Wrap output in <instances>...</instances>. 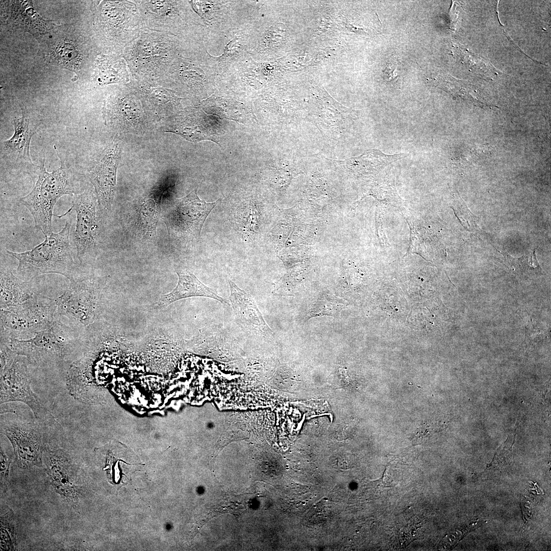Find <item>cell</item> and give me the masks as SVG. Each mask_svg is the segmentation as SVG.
I'll return each instance as SVG.
<instances>
[{"label": "cell", "mask_w": 551, "mask_h": 551, "mask_svg": "<svg viewBox=\"0 0 551 551\" xmlns=\"http://www.w3.org/2000/svg\"><path fill=\"white\" fill-rule=\"evenodd\" d=\"M56 313L55 298L38 293L22 304L2 309L1 338L31 337L60 319Z\"/></svg>", "instance_id": "obj_7"}, {"label": "cell", "mask_w": 551, "mask_h": 551, "mask_svg": "<svg viewBox=\"0 0 551 551\" xmlns=\"http://www.w3.org/2000/svg\"><path fill=\"white\" fill-rule=\"evenodd\" d=\"M396 63V62L395 63L392 62L388 64L385 70V72L388 75L387 77L390 81L393 80V79L396 78L398 76V64Z\"/></svg>", "instance_id": "obj_29"}, {"label": "cell", "mask_w": 551, "mask_h": 551, "mask_svg": "<svg viewBox=\"0 0 551 551\" xmlns=\"http://www.w3.org/2000/svg\"><path fill=\"white\" fill-rule=\"evenodd\" d=\"M104 118L111 129L142 132L149 115L133 88L127 84L117 86L105 102Z\"/></svg>", "instance_id": "obj_11"}, {"label": "cell", "mask_w": 551, "mask_h": 551, "mask_svg": "<svg viewBox=\"0 0 551 551\" xmlns=\"http://www.w3.org/2000/svg\"><path fill=\"white\" fill-rule=\"evenodd\" d=\"M177 274L178 276L177 286L169 293L161 295L157 302L158 306H167L181 299L195 296L213 298L229 305L227 299L218 295L215 290L204 284L190 271H178Z\"/></svg>", "instance_id": "obj_20"}, {"label": "cell", "mask_w": 551, "mask_h": 551, "mask_svg": "<svg viewBox=\"0 0 551 551\" xmlns=\"http://www.w3.org/2000/svg\"><path fill=\"white\" fill-rule=\"evenodd\" d=\"M200 340L204 345L211 352H224L235 353L238 348L235 339L224 329L218 325H211L203 331Z\"/></svg>", "instance_id": "obj_23"}, {"label": "cell", "mask_w": 551, "mask_h": 551, "mask_svg": "<svg viewBox=\"0 0 551 551\" xmlns=\"http://www.w3.org/2000/svg\"><path fill=\"white\" fill-rule=\"evenodd\" d=\"M21 110V116L15 117L11 121L14 128L13 135L1 142V158L9 169L24 171L31 174L36 165L31 158L30 143L40 121L22 107Z\"/></svg>", "instance_id": "obj_12"}, {"label": "cell", "mask_w": 551, "mask_h": 551, "mask_svg": "<svg viewBox=\"0 0 551 551\" xmlns=\"http://www.w3.org/2000/svg\"><path fill=\"white\" fill-rule=\"evenodd\" d=\"M516 432L517 428L496 450L492 461L487 465L486 470H499L509 464L512 459V447L515 441Z\"/></svg>", "instance_id": "obj_25"}, {"label": "cell", "mask_w": 551, "mask_h": 551, "mask_svg": "<svg viewBox=\"0 0 551 551\" xmlns=\"http://www.w3.org/2000/svg\"><path fill=\"white\" fill-rule=\"evenodd\" d=\"M129 85L140 98L150 116L162 118L176 112L180 101L170 89L131 78Z\"/></svg>", "instance_id": "obj_19"}, {"label": "cell", "mask_w": 551, "mask_h": 551, "mask_svg": "<svg viewBox=\"0 0 551 551\" xmlns=\"http://www.w3.org/2000/svg\"><path fill=\"white\" fill-rule=\"evenodd\" d=\"M42 458L56 490L68 501L76 503L79 493L69 472L71 465L68 455L61 448H52L44 443Z\"/></svg>", "instance_id": "obj_18"}, {"label": "cell", "mask_w": 551, "mask_h": 551, "mask_svg": "<svg viewBox=\"0 0 551 551\" xmlns=\"http://www.w3.org/2000/svg\"><path fill=\"white\" fill-rule=\"evenodd\" d=\"M70 226L67 221L60 231L45 236L42 242L29 251L17 253L7 250L19 262L16 276L28 281L46 273L61 274L70 281L78 278L70 244Z\"/></svg>", "instance_id": "obj_3"}, {"label": "cell", "mask_w": 551, "mask_h": 551, "mask_svg": "<svg viewBox=\"0 0 551 551\" xmlns=\"http://www.w3.org/2000/svg\"><path fill=\"white\" fill-rule=\"evenodd\" d=\"M197 188L176 199L163 212L162 218L172 240L178 243L198 241L203 225L211 211L220 201L207 203L197 195Z\"/></svg>", "instance_id": "obj_8"}, {"label": "cell", "mask_w": 551, "mask_h": 551, "mask_svg": "<svg viewBox=\"0 0 551 551\" xmlns=\"http://www.w3.org/2000/svg\"><path fill=\"white\" fill-rule=\"evenodd\" d=\"M70 282L68 288L55 298L56 316H65L86 327L93 323L100 313L99 280L78 277Z\"/></svg>", "instance_id": "obj_10"}, {"label": "cell", "mask_w": 551, "mask_h": 551, "mask_svg": "<svg viewBox=\"0 0 551 551\" xmlns=\"http://www.w3.org/2000/svg\"><path fill=\"white\" fill-rule=\"evenodd\" d=\"M168 188L166 181L133 202L124 213L125 222L132 234L144 241L153 240L162 211L161 202Z\"/></svg>", "instance_id": "obj_13"}, {"label": "cell", "mask_w": 551, "mask_h": 551, "mask_svg": "<svg viewBox=\"0 0 551 551\" xmlns=\"http://www.w3.org/2000/svg\"><path fill=\"white\" fill-rule=\"evenodd\" d=\"M60 167L52 172L45 167V156L42 152L40 164L31 174L37 178L32 190L20 199V202L31 213L35 227L45 236L52 232V218L54 207L60 198L65 195L74 196L81 193L80 174L67 164L60 157Z\"/></svg>", "instance_id": "obj_2"}, {"label": "cell", "mask_w": 551, "mask_h": 551, "mask_svg": "<svg viewBox=\"0 0 551 551\" xmlns=\"http://www.w3.org/2000/svg\"><path fill=\"white\" fill-rule=\"evenodd\" d=\"M120 153V142L115 138L103 151L96 163L88 173L99 210L103 213L109 211L111 208Z\"/></svg>", "instance_id": "obj_14"}, {"label": "cell", "mask_w": 551, "mask_h": 551, "mask_svg": "<svg viewBox=\"0 0 551 551\" xmlns=\"http://www.w3.org/2000/svg\"><path fill=\"white\" fill-rule=\"evenodd\" d=\"M80 340L75 330L57 319L30 338H1V342L16 354L26 357L30 364L43 366L62 363L74 353Z\"/></svg>", "instance_id": "obj_4"}, {"label": "cell", "mask_w": 551, "mask_h": 551, "mask_svg": "<svg viewBox=\"0 0 551 551\" xmlns=\"http://www.w3.org/2000/svg\"><path fill=\"white\" fill-rule=\"evenodd\" d=\"M98 59L95 80L99 85H123L130 82L132 76L122 55L105 56Z\"/></svg>", "instance_id": "obj_22"}, {"label": "cell", "mask_w": 551, "mask_h": 551, "mask_svg": "<svg viewBox=\"0 0 551 551\" xmlns=\"http://www.w3.org/2000/svg\"><path fill=\"white\" fill-rule=\"evenodd\" d=\"M97 201L91 189H86L74 196L71 209L76 213V223L73 240L77 256L82 262L84 256L96 245V207Z\"/></svg>", "instance_id": "obj_16"}, {"label": "cell", "mask_w": 551, "mask_h": 551, "mask_svg": "<svg viewBox=\"0 0 551 551\" xmlns=\"http://www.w3.org/2000/svg\"><path fill=\"white\" fill-rule=\"evenodd\" d=\"M139 13L142 29L175 35L184 24L187 15L183 2L134 1Z\"/></svg>", "instance_id": "obj_15"}, {"label": "cell", "mask_w": 551, "mask_h": 551, "mask_svg": "<svg viewBox=\"0 0 551 551\" xmlns=\"http://www.w3.org/2000/svg\"><path fill=\"white\" fill-rule=\"evenodd\" d=\"M11 459L5 453L2 445L1 446V478L7 479L9 475V471Z\"/></svg>", "instance_id": "obj_28"}, {"label": "cell", "mask_w": 551, "mask_h": 551, "mask_svg": "<svg viewBox=\"0 0 551 551\" xmlns=\"http://www.w3.org/2000/svg\"><path fill=\"white\" fill-rule=\"evenodd\" d=\"M1 309L22 304L33 298L37 293L30 281L23 280L10 269L1 266L0 271Z\"/></svg>", "instance_id": "obj_21"}, {"label": "cell", "mask_w": 551, "mask_h": 551, "mask_svg": "<svg viewBox=\"0 0 551 551\" xmlns=\"http://www.w3.org/2000/svg\"><path fill=\"white\" fill-rule=\"evenodd\" d=\"M346 305L343 300L332 295H323L316 300L311 306L305 320L320 316H330L339 318L341 311Z\"/></svg>", "instance_id": "obj_24"}, {"label": "cell", "mask_w": 551, "mask_h": 551, "mask_svg": "<svg viewBox=\"0 0 551 551\" xmlns=\"http://www.w3.org/2000/svg\"><path fill=\"white\" fill-rule=\"evenodd\" d=\"M122 57L134 79L166 88L179 59L175 35L142 29Z\"/></svg>", "instance_id": "obj_1"}, {"label": "cell", "mask_w": 551, "mask_h": 551, "mask_svg": "<svg viewBox=\"0 0 551 551\" xmlns=\"http://www.w3.org/2000/svg\"><path fill=\"white\" fill-rule=\"evenodd\" d=\"M229 299L236 323L245 332L270 338L273 333L267 324L255 300L234 282L229 280Z\"/></svg>", "instance_id": "obj_17"}, {"label": "cell", "mask_w": 551, "mask_h": 551, "mask_svg": "<svg viewBox=\"0 0 551 551\" xmlns=\"http://www.w3.org/2000/svg\"><path fill=\"white\" fill-rule=\"evenodd\" d=\"M96 29L104 47L112 55H122L142 30L134 1H103L97 9Z\"/></svg>", "instance_id": "obj_5"}, {"label": "cell", "mask_w": 551, "mask_h": 551, "mask_svg": "<svg viewBox=\"0 0 551 551\" xmlns=\"http://www.w3.org/2000/svg\"><path fill=\"white\" fill-rule=\"evenodd\" d=\"M76 48L70 43H61L57 46L56 48L57 60L60 63H63L67 66L71 64L72 61L78 57V52Z\"/></svg>", "instance_id": "obj_26"}, {"label": "cell", "mask_w": 551, "mask_h": 551, "mask_svg": "<svg viewBox=\"0 0 551 551\" xmlns=\"http://www.w3.org/2000/svg\"><path fill=\"white\" fill-rule=\"evenodd\" d=\"M45 425L36 418L30 420L19 415L1 416V433L11 443L19 467L41 466Z\"/></svg>", "instance_id": "obj_9"}, {"label": "cell", "mask_w": 551, "mask_h": 551, "mask_svg": "<svg viewBox=\"0 0 551 551\" xmlns=\"http://www.w3.org/2000/svg\"><path fill=\"white\" fill-rule=\"evenodd\" d=\"M1 516L4 518V519L1 517V550H10L13 545L12 544L14 543L12 541L14 539V525L12 524L11 521L10 525L8 524V522L6 519V518H4V516L1 514Z\"/></svg>", "instance_id": "obj_27"}, {"label": "cell", "mask_w": 551, "mask_h": 551, "mask_svg": "<svg viewBox=\"0 0 551 551\" xmlns=\"http://www.w3.org/2000/svg\"><path fill=\"white\" fill-rule=\"evenodd\" d=\"M27 358L11 349L1 352V405L12 402H21L33 412L35 418L45 424L56 422L31 387Z\"/></svg>", "instance_id": "obj_6"}]
</instances>
